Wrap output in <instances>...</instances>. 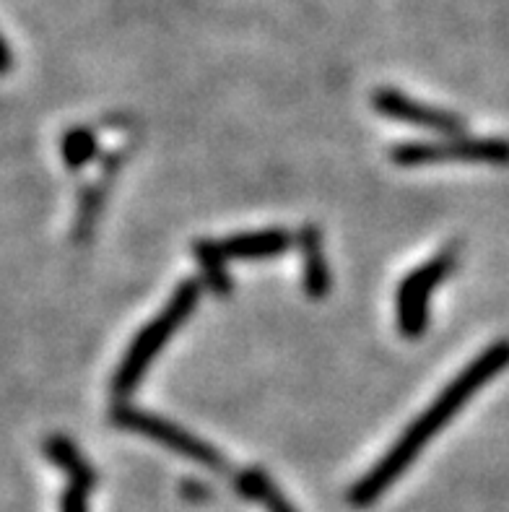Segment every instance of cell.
Wrapping results in <instances>:
<instances>
[{
    "instance_id": "1",
    "label": "cell",
    "mask_w": 509,
    "mask_h": 512,
    "mask_svg": "<svg viewBox=\"0 0 509 512\" xmlns=\"http://www.w3.org/2000/svg\"><path fill=\"white\" fill-rule=\"evenodd\" d=\"M507 367L509 338L494 341V344L486 346L473 362L465 364L463 370H460V375L452 377L450 383L445 385V390L426 406L424 414L400 435V440L395 442L393 448L382 455L380 463L369 468L367 474L361 476L354 487L348 489V505L369 507L380 500L382 492H385L387 487H393L395 481L403 476V471H406V468L419 458L421 450L429 445V440L450 422L452 416L463 409L465 403L471 401L473 393H478V390L489 383L491 377H497L499 372H504Z\"/></svg>"
},
{
    "instance_id": "2",
    "label": "cell",
    "mask_w": 509,
    "mask_h": 512,
    "mask_svg": "<svg viewBox=\"0 0 509 512\" xmlns=\"http://www.w3.org/2000/svg\"><path fill=\"white\" fill-rule=\"evenodd\" d=\"M200 299V281L198 279H185L180 281V286L174 289L172 299H169L164 310L151 320L149 325H143L138 336L133 338V344L125 351L123 362L117 367L115 377H112V390L115 396L125 398L130 390L141 383V377L146 375L149 364L154 362L156 354L162 351V346L167 344L169 338L174 336V331L185 323L190 315H193L195 305Z\"/></svg>"
},
{
    "instance_id": "3",
    "label": "cell",
    "mask_w": 509,
    "mask_h": 512,
    "mask_svg": "<svg viewBox=\"0 0 509 512\" xmlns=\"http://www.w3.org/2000/svg\"><path fill=\"white\" fill-rule=\"evenodd\" d=\"M390 159L398 167H426L442 162H481L509 167V138L455 136L447 141H406L390 149Z\"/></svg>"
},
{
    "instance_id": "4",
    "label": "cell",
    "mask_w": 509,
    "mask_h": 512,
    "mask_svg": "<svg viewBox=\"0 0 509 512\" xmlns=\"http://www.w3.org/2000/svg\"><path fill=\"white\" fill-rule=\"evenodd\" d=\"M455 260H458V245H447L442 253L421 263L419 268H413L406 279L400 281L395 310H398V328L403 338L416 341L424 336L426 323H429V299L434 289L447 279V273L455 268Z\"/></svg>"
},
{
    "instance_id": "5",
    "label": "cell",
    "mask_w": 509,
    "mask_h": 512,
    "mask_svg": "<svg viewBox=\"0 0 509 512\" xmlns=\"http://www.w3.org/2000/svg\"><path fill=\"white\" fill-rule=\"evenodd\" d=\"M112 424L149 437V440L159 442V445L169 448L172 453L182 455V458H190V461L211 468V471H219V474L229 471V463H226V458L219 450L211 448L208 442L198 440L195 435H190L187 429L167 422L162 416L151 414V411L133 409V406H115V411H112Z\"/></svg>"
},
{
    "instance_id": "6",
    "label": "cell",
    "mask_w": 509,
    "mask_h": 512,
    "mask_svg": "<svg viewBox=\"0 0 509 512\" xmlns=\"http://www.w3.org/2000/svg\"><path fill=\"white\" fill-rule=\"evenodd\" d=\"M372 107L382 117L398 120V123L413 125V128H424L439 133V136H463L465 120L455 112L429 107L419 99L408 97L398 89H377L372 94Z\"/></svg>"
},
{
    "instance_id": "7",
    "label": "cell",
    "mask_w": 509,
    "mask_h": 512,
    "mask_svg": "<svg viewBox=\"0 0 509 512\" xmlns=\"http://www.w3.org/2000/svg\"><path fill=\"white\" fill-rule=\"evenodd\" d=\"M294 237L286 229H260V232H239L221 240L226 258L234 260H263L284 255L291 247Z\"/></svg>"
},
{
    "instance_id": "8",
    "label": "cell",
    "mask_w": 509,
    "mask_h": 512,
    "mask_svg": "<svg viewBox=\"0 0 509 512\" xmlns=\"http://www.w3.org/2000/svg\"><path fill=\"white\" fill-rule=\"evenodd\" d=\"M299 247H302L304 292L312 299H323L330 292V271L323 255V237H320V229L315 224L302 227Z\"/></svg>"
},
{
    "instance_id": "9",
    "label": "cell",
    "mask_w": 509,
    "mask_h": 512,
    "mask_svg": "<svg viewBox=\"0 0 509 512\" xmlns=\"http://www.w3.org/2000/svg\"><path fill=\"white\" fill-rule=\"evenodd\" d=\"M45 455H47V461L55 463L60 471H65V474L71 476V484H76V487L91 489L94 484H97V471L91 468V463L86 461L84 455L78 453V448L68 440V437H60V435L47 437Z\"/></svg>"
},
{
    "instance_id": "10",
    "label": "cell",
    "mask_w": 509,
    "mask_h": 512,
    "mask_svg": "<svg viewBox=\"0 0 509 512\" xmlns=\"http://www.w3.org/2000/svg\"><path fill=\"white\" fill-rule=\"evenodd\" d=\"M193 253L195 260H198L200 271H203V279H206L208 289H211L213 294H219V297L232 292V276H229V271L224 268L226 253L224 247H221V242L198 240L193 245Z\"/></svg>"
},
{
    "instance_id": "11",
    "label": "cell",
    "mask_w": 509,
    "mask_h": 512,
    "mask_svg": "<svg viewBox=\"0 0 509 512\" xmlns=\"http://www.w3.org/2000/svg\"><path fill=\"white\" fill-rule=\"evenodd\" d=\"M60 151H63L65 164L71 169H81L84 164H89L97 154V136L91 133L89 128H73L65 133L63 143H60Z\"/></svg>"
},
{
    "instance_id": "12",
    "label": "cell",
    "mask_w": 509,
    "mask_h": 512,
    "mask_svg": "<svg viewBox=\"0 0 509 512\" xmlns=\"http://www.w3.org/2000/svg\"><path fill=\"white\" fill-rule=\"evenodd\" d=\"M86 494H89V489L71 484V487L63 492V497H60V512H89Z\"/></svg>"
},
{
    "instance_id": "13",
    "label": "cell",
    "mask_w": 509,
    "mask_h": 512,
    "mask_svg": "<svg viewBox=\"0 0 509 512\" xmlns=\"http://www.w3.org/2000/svg\"><path fill=\"white\" fill-rule=\"evenodd\" d=\"M182 494H185V500H206L211 492L203 484H198V481H185L182 484Z\"/></svg>"
}]
</instances>
